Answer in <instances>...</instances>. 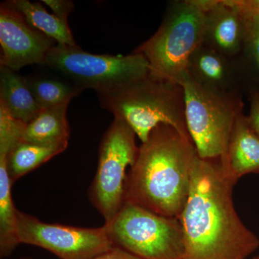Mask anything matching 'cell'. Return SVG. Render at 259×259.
Segmentation results:
<instances>
[{
	"instance_id": "6da1fadb",
	"label": "cell",
	"mask_w": 259,
	"mask_h": 259,
	"mask_svg": "<svg viewBox=\"0 0 259 259\" xmlns=\"http://www.w3.org/2000/svg\"><path fill=\"white\" fill-rule=\"evenodd\" d=\"M235 184L221 161L197 155L188 198L180 218L185 236L184 259H246L258 249V237L235 209Z\"/></svg>"
},
{
	"instance_id": "7a4b0ae2",
	"label": "cell",
	"mask_w": 259,
	"mask_h": 259,
	"mask_svg": "<svg viewBox=\"0 0 259 259\" xmlns=\"http://www.w3.org/2000/svg\"><path fill=\"white\" fill-rule=\"evenodd\" d=\"M197 155L192 139L171 125H158L140 146L127 173L125 202L180 219L188 198Z\"/></svg>"
},
{
	"instance_id": "3957f363",
	"label": "cell",
	"mask_w": 259,
	"mask_h": 259,
	"mask_svg": "<svg viewBox=\"0 0 259 259\" xmlns=\"http://www.w3.org/2000/svg\"><path fill=\"white\" fill-rule=\"evenodd\" d=\"M97 95L102 108L126 122L142 144L161 124L171 125L191 139L186 121L185 90L180 83L149 72Z\"/></svg>"
},
{
	"instance_id": "277c9868",
	"label": "cell",
	"mask_w": 259,
	"mask_h": 259,
	"mask_svg": "<svg viewBox=\"0 0 259 259\" xmlns=\"http://www.w3.org/2000/svg\"><path fill=\"white\" fill-rule=\"evenodd\" d=\"M207 0L172 2L161 25L135 54L147 59L150 73L179 83L187 73L191 56L203 42Z\"/></svg>"
},
{
	"instance_id": "5b68a950",
	"label": "cell",
	"mask_w": 259,
	"mask_h": 259,
	"mask_svg": "<svg viewBox=\"0 0 259 259\" xmlns=\"http://www.w3.org/2000/svg\"><path fill=\"white\" fill-rule=\"evenodd\" d=\"M179 83L185 90L186 121L197 154L202 159L221 161L225 168L232 129L243 109L242 95L201 86L188 71Z\"/></svg>"
},
{
	"instance_id": "8992f818",
	"label": "cell",
	"mask_w": 259,
	"mask_h": 259,
	"mask_svg": "<svg viewBox=\"0 0 259 259\" xmlns=\"http://www.w3.org/2000/svg\"><path fill=\"white\" fill-rule=\"evenodd\" d=\"M104 226L114 246L140 258L184 259L185 236L178 218L124 202L115 218Z\"/></svg>"
},
{
	"instance_id": "52a82bcc",
	"label": "cell",
	"mask_w": 259,
	"mask_h": 259,
	"mask_svg": "<svg viewBox=\"0 0 259 259\" xmlns=\"http://www.w3.org/2000/svg\"><path fill=\"white\" fill-rule=\"evenodd\" d=\"M81 90L105 93L120 88L150 72L147 59L141 54L98 55L79 46L56 44L48 54L45 65Z\"/></svg>"
},
{
	"instance_id": "ba28073f",
	"label": "cell",
	"mask_w": 259,
	"mask_h": 259,
	"mask_svg": "<svg viewBox=\"0 0 259 259\" xmlns=\"http://www.w3.org/2000/svg\"><path fill=\"white\" fill-rule=\"evenodd\" d=\"M136 136L126 122L114 117L100 143L98 166L89 197L105 223L115 218L125 202L126 170L134 166L139 154Z\"/></svg>"
},
{
	"instance_id": "9c48e42d",
	"label": "cell",
	"mask_w": 259,
	"mask_h": 259,
	"mask_svg": "<svg viewBox=\"0 0 259 259\" xmlns=\"http://www.w3.org/2000/svg\"><path fill=\"white\" fill-rule=\"evenodd\" d=\"M19 243L40 247L61 259H90L114 246L105 226L80 228L42 222L17 209Z\"/></svg>"
},
{
	"instance_id": "30bf717a",
	"label": "cell",
	"mask_w": 259,
	"mask_h": 259,
	"mask_svg": "<svg viewBox=\"0 0 259 259\" xmlns=\"http://www.w3.org/2000/svg\"><path fill=\"white\" fill-rule=\"evenodd\" d=\"M55 40L33 28L8 3L0 8V66L15 71L30 64L45 65Z\"/></svg>"
},
{
	"instance_id": "8fae6325",
	"label": "cell",
	"mask_w": 259,
	"mask_h": 259,
	"mask_svg": "<svg viewBox=\"0 0 259 259\" xmlns=\"http://www.w3.org/2000/svg\"><path fill=\"white\" fill-rule=\"evenodd\" d=\"M244 37V16L231 0H207L202 44L238 60Z\"/></svg>"
},
{
	"instance_id": "7c38bea8",
	"label": "cell",
	"mask_w": 259,
	"mask_h": 259,
	"mask_svg": "<svg viewBox=\"0 0 259 259\" xmlns=\"http://www.w3.org/2000/svg\"><path fill=\"white\" fill-rule=\"evenodd\" d=\"M191 77L201 86L228 95H241L243 66L202 44L191 56L187 66Z\"/></svg>"
},
{
	"instance_id": "4fadbf2b",
	"label": "cell",
	"mask_w": 259,
	"mask_h": 259,
	"mask_svg": "<svg viewBox=\"0 0 259 259\" xmlns=\"http://www.w3.org/2000/svg\"><path fill=\"white\" fill-rule=\"evenodd\" d=\"M223 168L235 183L244 175L259 174V136L243 110L237 115L232 129Z\"/></svg>"
},
{
	"instance_id": "5bb4252c",
	"label": "cell",
	"mask_w": 259,
	"mask_h": 259,
	"mask_svg": "<svg viewBox=\"0 0 259 259\" xmlns=\"http://www.w3.org/2000/svg\"><path fill=\"white\" fill-rule=\"evenodd\" d=\"M0 102L15 118L28 124L42 108L37 103L26 77L0 66Z\"/></svg>"
},
{
	"instance_id": "9a60e30c",
	"label": "cell",
	"mask_w": 259,
	"mask_h": 259,
	"mask_svg": "<svg viewBox=\"0 0 259 259\" xmlns=\"http://www.w3.org/2000/svg\"><path fill=\"white\" fill-rule=\"evenodd\" d=\"M69 104L42 109L28 122L22 141L40 144H54L69 141L70 127L66 112Z\"/></svg>"
},
{
	"instance_id": "2e32d148",
	"label": "cell",
	"mask_w": 259,
	"mask_h": 259,
	"mask_svg": "<svg viewBox=\"0 0 259 259\" xmlns=\"http://www.w3.org/2000/svg\"><path fill=\"white\" fill-rule=\"evenodd\" d=\"M68 144L69 141L54 144L20 141L6 158L7 170L12 183L62 153L67 148Z\"/></svg>"
},
{
	"instance_id": "e0dca14e",
	"label": "cell",
	"mask_w": 259,
	"mask_h": 259,
	"mask_svg": "<svg viewBox=\"0 0 259 259\" xmlns=\"http://www.w3.org/2000/svg\"><path fill=\"white\" fill-rule=\"evenodd\" d=\"M8 3L23 15L25 20L39 31L54 39L57 44L76 46L68 23L55 15L50 14L40 3L28 0H12Z\"/></svg>"
},
{
	"instance_id": "ac0fdd59",
	"label": "cell",
	"mask_w": 259,
	"mask_h": 259,
	"mask_svg": "<svg viewBox=\"0 0 259 259\" xmlns=\"http://www.w3.org/2000/svg\"><path fill=\"white\" fill-rule=\"evenodd\" d=\"M12 183L6 158L0 157V255L10 256L19 243L17 235V209L12 198Z\"/></svg>"
},
{
	"instance_id": "d6986e66",
	"label": "cell",
	"mask_w": 259,
	"mask_h": 259,
	"mask_svg": "<svg viewBox=\"0 0 259 259\" xmlns=\"http://www.w3.org/2000/svg\"><path fill=\"white\" fill-rule=\"evenodd\" d=\"M26 78L35 100L42 109L69 104L74 97L79 96L83 92L66 79L47 75Z\"/></svg>"
},
{
	"instance_id": "ffe728a7",
	"label": "cell",
	"mask_w": 259,
	"mask_h": 259,
	"mask_svg": "<svg viewBox=\"0 0 259 259\" xmlns=\"http://www.w3.org/2000/svg\"><path fill=\"white\" fill-rule=\"evenodd\" d=\"M26 125L13 117L0 102V157H8L10 151L23 140Z\"/></svg>"
},
{
	"instance_id": "44dd1931",
	"label": "cell",
	"mask_w": 259,
	"mask_h": 259,
	"mask_svg": "<svg viewBox=\"0 0 259 259\" xmlns=\"http://www.w3.org/2000/svg\"><path fill=\"white\" fill-rule=\"evenodd\" d=\"M245 18V37L243 51L239 59H248L254 66L259 76V17Z\"/></svg>"
},
{
	"instance_id": "7402d4cb",
	"label": "cell",
	"mask_w": 259,
	"mask_h": 259,
	"mask_svg": "<svg viewBox=\"0 0 259 259\" xmlns=\"http://www.w3.org/2000/svg\"><path fill=\"white\" fill-rule=\"evenodd\" d=\"M44 4L47 5L54 11V15L61 20L68 23V17L74 10V5L72 1L68 0H44Z\"/></svg>"
},
{
	"instance_id": "603a6c76",
	"label": "cell",
	"mask_w": 259,
	"mask_h": 259,
	"mask_svg": "<svg viewBox=\"0 0 259 259\" xmlns=\"http://www.w3.org/2000/svg\"><path fill=\"white\" fill-rule=\"evenodd\" d=\"M250 111L248 117L250 126L259 136V92L251 90L249 92Z\"/></svg>"
},
{
	"instance_id": "cb8c5ba5",
	"label": "cell",
	"mask_w": 259,
	"mask_h": 259,
	"mask_svg": "<svg viewBox=\"0 0 259 259\" xmlns=\"http://www.w3.org/2000/svg\"><path fill=\"white\" fill-rule=\"evenodd\" d=\"M231 3L243 15L259 17V0H231Z\"/></svg>"
},
{
	"instance_id": "d4e9b609",
	"label": "cell",
	"mask_w": 259,
	"mask_h": 259,
	"mask_svg": "<svg viewBox=\"0 0 259 259\" xmlns=\"http://www.w3.org/2000/svg\"><path fill=\"white\" fill-rule=\"evenodd\" d=\"M90 259H143L137 255L130 253L127 250L118 247L113 246L110 250L104 252L101 254L96 255Z\"/></svg>"
},
{
	"instance_id": "484cf974",
	"label": "cell",
	"mask_w": 259,
	"mask_h": 259,
	"mask_svg": "<svg viewBox=\"0 0 259 259\" xmlns=\"http://www.w3.org/2000/svg\"><path fill=\"white\" fill-rule=\"evenodd\" d=\"M252 259H259V256L255 257V258Z\"/></svg>"
},
{
	"instance_id": "4316f807",
	"label": "cell",
	"mask_w": 259,
	"mask_h": 259,
	"mask_svg": "<svg viewBox=\"0 0 259 259\" xmlns=\"http://www.w3.org/2000/svg\"><path fill=\"white\" fill-rule=\"evenodd\" d=\"M21 259H31V258H22Z\"/></svg>"
}]
</instances>
